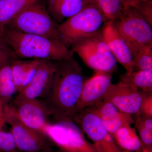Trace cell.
<instances>
[{
    "label": "cell",
    "mask_w": 152,
    "mask_h": 152,
    "mask_svg": "<svg viewBox=\"0 0 152 152\" xmlns=\"http://www.w3.org/2000/svg\"><path fill=\"white\" fill-rule=\"evenodd\" d=\"M87 80L74 57L58 62L50 87L42 99L50 109L52 116H73Z\"/></svg>",
    "instance_id": "cell-1"
},
{
    "label": "cell",
    "mask_w": 152,
    "mask_h": 152,
    "mask_svg": "<svg viewBox=\"0 0 152 152\" xmlns=\"http://www.w3.org/2000/svg\"><path fill=\"white\" fill-rule=\"evenodd\" d=\"M4 34L7 43L18 58L59 61L74 57L70 49L59 41L8 26L5 27Z\"/></svg>",
    "instance_id": "cell-2"
},
{
    "label": "cell",
    "mask_w": 152,
    "mask_h": 152,
    "mask_svg": "<svg viewBox=\"0 0 152 152\" xmlns=\"http://www.w3.org/2000/svg\"><path fill=\"white\" fill-rule=\"evenodd\" d=\"M107 20L94 3L85 6L81 10L60 24L58 40L71 49L83 41L99 34Z\"/></svg>",
    "instance_id": "cell-3"
},
{
    "label": "cell",
    "mask_w": 152,
    "mask_h": 152,
    "mask_svg": "<svg viewBox=\"0 0 152 152\" xmlns=\"http://www.w3.org/2000/svg\"><path fill=\"white\" fill-rule=\"evenodd\" d=\"M51 118L43 133L61 152H96L72 118L52 116Z\"/></svg>",
    "instance_id": "cell-4"
},
{
    "label": "cell",
    "mask_w": 152,
    "mask_h": 152,
    "mask_svg": "<svg viewBox=\"0 0 152 152\" xmlns=\"http://www.w3.org/2000/svg\"><path fill=\"white\" fill-rule=\"evenodd\" d=\"M59 25L51 18L45 4L40 0L19 13L6 26L22 32L59 41L58 30Z\"/></svg>",
    "instance_id": "cell-5"
},
{
    "label": "cell",
    "mask_w": 152,
    "mask_h": 152,
    "mask_svg": "<svg viewBox=\"0 0 152 152\" xmlns=\"http://www.w3.org/2000/svg\"><path fill=\"white\" fill-rule=\"evenodd\" d=\"M114 23L133 57L142 47L152 43V26L131 6L124 5L121 13Z\"/></svg>",
    "instance_id": "cell-6"
},
{
    "label": "cell",
    "mask_w": 152,
    "mask_h": 152,
    "mask_svg": "<svg viewBox=\"0 0 152 152\" xmlns=\"http://www.w3.org/2000/svg\"><path fill=\"white\" fill-rule=\"evenodd\" d=\"M71 50L95 70L112 73L116 70V60L102 37L101 32L83 41Z\"/></svg>",
    "instance_id": "cell-7"
},
{
    "label": "cell",
    "mask_w": 152,
    "mask_h": 152,
    "mask_svg": "<svg viewBox=\"0 0 152 152\" xmlns=\"http://www.w3.org/2000/svg\"><path fill=\"white\" fill-rule=\"evenodd\" d=\"M72 118L92 141L96 152H123L99 116L89 108L77 112Z\"/></svg>",
    "instance_id": "cell-8"
},
{
    "label": "cell",
    "mask_w": 152,
    "mask_h": 152,
    "mask_svg": "<svg viewBox=\"0 0 152 152\" xmlns=\"http://www.w3.org/2000/svg\"><path fill=\"white\" fill-rule=\"evenodd\" d=\"M7 106L19 121L34 130L43 133L50 122L52 111L42 99L15 98Z\"/></svg>",
    "instance_id": "cell-9"
},
{
    "label": "cell",
    "mask_w": 152,
    "mask_h": 152,
    "mask_svg": "<svg viewBox=\"0 0 152 152\" xmlns=\"http://www.w3.org/2000/svg\"><path fill=\"white\" fill-rule=\"evenodd\" d=\"M5 122L11 126L18 150L20 152H40L51 150L48 138L43 133L23 124L17 119L7 106L4 107Z\"/></svg>",
    "instance_id": "cell-10"
},
{
    "label": "cell",
    "mask_w": 152,
    "mask_h": 152,
    "mask_svg": "<svg viewBox=\"0 0 152 152\" xmlns=\"http://www.w3.org/2000/svg\"><path fill=\"white\" fill-rule=\"evenodd\" d=\"M150 93L134 89L118 83H112L104 95L102 101L113 104L121 112L137 116L140 114L144 98Z\"/></svg>",
    "instance_id": "cell-11"
},
{
    "label": "cell",
    "mask_w": 152,
    "mask_h": 152,
    "mask_svg": "<svg viewBox=\"0 0 152 152\" xmlns=\"http://www.w3.org/2000/svg\"><path fill=\"white\" fill-rule=\"evenodd\" d=\"M58 62L41 60L31 80L26 88L18 94L19 99H42L49 91Z\"/></svg>",
    "instance_id": "cell-12"
},
{
    "label": "cell",
    "mask_w": 152,
    "mask_h": 152,
    "mask_svg": "<svg viewBox=\"0 0 152 152\" xmlns=\"http://www.w3.org/2000/svg\"><path fill=\"white\" fill-rule=\"evenodd\" d=\"M101 35L117 62L125 68L126 73L132 72L134 71L132 53L118 34L114 21L106 22L101 31Z\"/></svg>",
    "instance_id": "cell-13"
},
{
    "label": "cell",
    "mask_w": 152,
    "mask_h": 152,
    "mask_svg": "<svg viewBox=\"0 0 152 152\" xmlns=\"http://www.w3.org/2000/svg\"><path fill=\"white\" fill-rule=\"evenodd\" d=\"M112 79L111 73L96 71L94 75L87 80L83 87L76 113L102 100L104 95L112 83Z\"/></svg>",
    "instance_id": "cell-14"
},
{
    "label": "cell",
    "mask_w": 152,
    "mask_h": 152,
    "mask_svg": "<svg viewBox=\"0 0 152 152\" xmlns=\"http://www.w3.org/2000/svg\"><path fill=\"white\" fill-rule=\"evenodd\" d=\"M88 108L99 116L112 135L120 128L132 126L135 123L132 115L121 111L109 102L102 100Z\"/></svg>",
    "instance_id": "cell-15"
},
{
    "label": "cell",
    "mask_w": 152,
    "mask_h": 152,
    "mask_svg": "<svg viewBox=\"0 0 152 152\" xmlns=\"http://www.w3.org/2000/svg\"><path fill=\"white\" fill-rule=\"evenodd\" d=\"M91 3V0H47L46 5L50 16L60 24Z\"/></svg>",
    "instance_id": "cell-16"
},
{
    "label": "cell",
    "mask_w": 152,
    "mask_h": 152,
    "mask_svg": "<svg viewBox=\"0 0 152 152\" xmlns=\"http://www.w3.org/2000/svg\"><path fill=\"white\" fill-rule=\"evenodd\" d=\"M41 61L37 59L23 61L17 59L11 63L12 78L17 94L20 93L29 83Z\"/></svg>",
    "instance_id": "cell-17"
},
{
    "label": "cell",
    "mask_w": 152,
    "mask_h": 152,
    "mask_svg": "<svg viewBox=\"0 0 152 152\" xmlns=\"http://www.w3.org/2000/svg\"><path fill=\"white\" fill-rule=\"evenodd\" d=\"M120 84L145 92H152V71H133L121 77Z\"/></svg>",
    "instance_id": "cell-18"
},
{
    "label": "cell",
    "mask_w": 152,
    "mask_h": 152,
    "mask_svg": "<svg viewBox=\"0 0 152 152\" xmlns=\"http://www.w3.org/2000/svg\"><path fill=\"white\" fill-rule=\"evenodd\" d=\"M40 0H0V28L5 27L19 13Z\"/></svg>",
    "instance_id": "cell-19"
},
{
    "label": "cell",
    "mask_w": 152,
    "mask_h": 152,
    "mask_svg": "<svg viewBox=\"0 0 152 152\" xmlns=\"http://www.w3.org/2000/svg\"><path fill=\"white\" fill-rule=\"evenodd\" d=\"M119 146L123 150L140 152L143 147L135 129L132 126L120 128L113 135Z\"/></svg>",
    "instance_id": "cell-20"
},
{
    "label": "cell",
    "mask_w": 152,
    "mask_h": 152,
    "mask_svg": "<svg viewBox=\"0 0 152 152\" xmlns=\"http://www.w3.org/2000/svg\"><path fill=\"white\" fill-rule=\"evenodd\" d=\"M11 64L0 69V104H8L17 94L11 72Z\"/></svg>",
    "instance_id": "cell-21"
},
{
    "label": "cell",
    "mask_w": 152,
    "mask_h": 152,
    "mask_svg": "<svg viewBox=\"0 0 152 152\" xmlns=\"http://www.w3.org/2000/svg\"><path fill=\"white\" fill-rule=\"evenodd\" d=\"M102 11L107 20L115 21L119 17L124 7L123 0H91Z\"/></svg>",
    "instance_id": "cell-22"
},
{
    "label": "cell",
    "mask_w": 152,
    "mask_h": 152,
    "mask_svg": "<svg viewBox=\"0 0 152 152\" xmlns=\"http://www.w3.org/2000/svg\"><path fill=\"white\" fill-rule=\"evenodd\" d=\"M134 122L143 146L152 147V118L140 113Z\"/></svg>",
    "instance_id": "cell-23"
},
{
    "label": "cell",
    "mask_w": 152,
    "mask_h": 152,
    "mask_svg": "<svg viewBox=\"0 0 152 152\" xmlns=\"http://www.w3.org/2000/svg\"><path fill=\"white\" fill-rule=\"evenodd\" d=\"M134 71H152V43L142 47L134 57Z\"/></svg>",
    "instance_id": "cell-24"
},
{
    "label": "cell",
    "mask_w": 152,
    "mask_h": 152,
    "mask_svg": "<svg viewBox=\"0 0 152 152\" xmlns=\"http://www.w3.org/2000/svg\"><path fill=\"white\" fill-rule=\"evenodd\" d=\"M134 8L136 11L152 26V0L145 1H134L127 4Z\"/></svg>",
    "instance_id": "cell-25"
},
{
    "label": "cell",
    "mask_w": 152,
    "mask_h": 152,
    "mask_svg": "<svg viewBox=\"0 0 152 152\" xmlns=\"http://www.w3.org/2000/svg\"><path fill=\"white\" fill-rule=\"evenodd\" d=\"M0 152H20L10 132L0 130Z\"/></svg>",
    "instance_id": "cell-26"
},
{
    "label": "cell",
    "mask_w": 152,
    "mask_h": 152,
    "mask_svg": "<svg viewBox=\"0 0 152 152\" xmlns=\"http://www.w3.org/2000/svg\"><path fill=\"white\" fill-rule=\"evenodd\" d=\"M140 113L145 116L152 118V94L149 93L145 97L141 105Z\"/></svg>",
    "instance_id": "cell-27"
},
{
    "label": "cell",
    "mask_w": 152,
    "mask_h": 152,
    "mask_svg": "<svg viewBox=\"0 0 152 152\" xmlns=\"http://www.w3.org/2000/svg\"><path fill=\"white\" fill-rule=\"evenodd\" d=\"M18 59L13 51L0 50V69L11 64L14 60Z\"/></svg>",
    "instance_id": "cell-28"
},
{
    "label": "cell",
    "mask_w": 152,
    "mask_h": 152,
    "mask_svg": "<svg viewBox=\"0 0 152 152\" xmlns=\"http://www.w3.org/2000/svg\"><path fill=\"white\" fill-rule=\"evenodd\" d=\"M4 29L0 28V50L13 51L6 42L4 34Z\"/></svg>",
    "instance_id": "cell-29"
},
{
    "label": "cell",
    "mask_w": 152,
    "mask_h": 152,
    "mask_svg": "<svg viewBox=\"0 0 152 152\" xmlns=\"http://www.w3.org/2000/svg\"><path fill=\"white\" fill-rule=\"evenodd\" d=\"M4 106L0 104V130H3L6 123L4 116Z\"/></svg>",
    "instance_id": "cell-30"
},
{
    "label": "cell",
    "mask_w": 152,
    "mask_h": 152,
    "mask_svg": "<svg viewBox=\"0 0 152 152\" xmlns=\"http://www.w3.org/2000/svg\"><path fill=\"white\" fill-rule=\"evenodd\" d=\"M140 152H152V147L143 146Z\"/></svg>",
    "instance_id": "cell-31"
},
{
    "label": "cell",
    "mask_w": 152,
    "mask_h": 152,
    "mask_svg": "<svg viewBox=\"0 0 152 152\" xmlns=\"http://www.w3.org/2000/svg\"><path fill=\"white\" fill-rule=\"evenodd\" d=\"M40 152H53L51 150H47V151H43Z\"/></svg>",
    "instance_id": "cell-32"
},
{
    "label": "cell",
    "mask_w": 152,
    "mask_h": 152,
    "mask_svg": "<svg viewBox=\"0 0 152 152\" xmlns=\"http://www.w3.org/2000/svg\"><path fill=\"white\" fill-rule=\"evenodd\" d=\"M123 152H131L129 151H125V150H123Z\"/></svg>",
    "instance_id": "cell-33"
},
{
    "label": "cell",
    "mask_w": 152,
    "mask_h": 152,
    "mask_svg": "<svg viewBox=\"0 0 152 152\" xmlns=\"http://www.w3.org/2000/svg\"><path fill=\"white\" fill-rule=\"evenodd\" d=\"M124 1V0H123V1Z\"/></svg>",
    "instance_id": "cell-34"
}]
</instances>
